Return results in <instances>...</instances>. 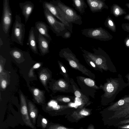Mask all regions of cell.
I'll return each instance as SVG.
<instances>
[{"label": "cell", "mask_w": 129, "mask_h": 129, "mask_svg": "<svg viewBox=\"0 0 129 129\" xmlns=\"http://www.w3.org/2000/svg\"><path fill=\"white\" fill-rule=\"evenodd\" d=\"M34 28L36 31H37L47 39L51 40V37L48 33L49 27L45 23L42 21L37 22Z\"/></svg>", "instance_id": "obj_13"}, {"label": "cell", "mask_w": 129, "mask_h": 129, "mask_svg": "<svg viewBox=\"0 0 129 129\" xmlns=\"http://www.w3.org/2000/svg\"><path fill=\"white\" fill-rule=\"evenodd\" d=\"M125 77L127 79L128 83L129 84V73L127 74L125 76Z\"/></svg>", "instance_id": "obj_42"}, {"label": "cell", "mask_w": 129, "mask_h": 129, "mask_svg": "<svg viewBox=\"0 0 129 129\" xmlns=\"http://www.w3.org/2000/svg\"><path fill=\"white\" fill-rule=\"evenodd\" d=\"M52 109L55 110H59L61 108V107L60 105H56L52 107Z\"/></svg>", "instance_id": "obj_39"}, {"label": "cell", "mask_w": 129, "mask_h": 129, "mask_svg": "<svg viewBox=\"0 0 129 129\" xmlns=\"http://www.w3.org/2000/svg\"><path fill=\"white\" fill-rule=\"evenodd\" d=\"M118 78H110L107 81L105 88V93L107 97L111 99L112 101L115 99L119 92L129 85L126 83L121 75L118 74Z\"/></svg>", "instance_id": "obj_2"}, {"label": "cell", "mask_w": 129, "mask_h": 129, "mask_svg": "<svg viewBox=\"0 0 129 129\" xmlns=\"http://www.w3.org/2000/svg\"><path fill=\"white\" fill-rule=\"evenodd\" d=\"M10 54L18 63H21L25 60L23 54L21 51L19 49H14L10 52Z\"/></svg>", "instance_id": "obj_19"}, {"label": "cell", "mask_w": 129, "mask_h": 129, "mask_svg": "<svg viewBox=\"0 0 129 129\" xmlns=\"http://www.w3.org/2000/svg\"><path fill=\"white\" fill-rule=\"evenodd\" d=\"M34 98L38 103H42L44 100V93L42 91L37 88H35L33 90Z\"/></svg>", "instance_id": "obj_23"}, {"label": "cell", "mask_w": 129, "mask_h": 129, "mask_svg": "<svg viewBox=\"0 0 129 129\" xmlns=\"http://www.w3.org/2000/svg\"><path fill=\"white\" fill-rule=\"evenodd\" d=\"M88 33L84 34L85 36L93 38L102 41H108L112 40L113 36L105 29L100 27L96 28L86 29L83 32Z\"/></svg>", "instance_id": "obj_7"}, {"label": "cell", "mask_w": 129, "mask_h": 129, "mask_svg": "<svg viewBox=\"0 0 129 129\" xmlns=\"http://www.w3.org/2000/svg\"><path fill=\"white\" fill-rule=\"evenodd\" d=\"M19 5L26 23L34 9V5L32 2L29 1L20 3Z\"/></svg>", "instance_id": "obj_11"}, {"label": "cell", "mask_w": 129, "mask_h": 129, "mask_svg": "<svg viewBox=\"0 0 129 129\" xmlns=\"http://www.w3.org/2000/svg\"><path fill=\"white\" fill-rule=\"evenodd\" d=\"M96 57L95 58L89 57L96 58L93 60L100 70H103L105 71L109 70L113 73L117 72L115 65L109 56L105 51L99 48L97 51Z\"/></svg>", "instance_id": "obj_3"}, {"label": "cell", "mask_w": 129, "mask_h": 129, "mask_svg": "<svg viewBox=\"0 0 129 129\" xmlns=\"http://www.w3.org/2000/svg\"><path fill=\"white\" fill-rule=\"evenodd\" d=\"M114 113L110 119L124 118L129 116V104L120 107L113 111Z\"/></svg>", "instance_id": "obj_14"}, {"label": "cell", "mask_w": 129, "mask_h": 129, "mask_svg": "<svg viewBox=\"0 0 129 129\" xmlns=\"http://www.w3.org/2000/svg\"><path fill=\"white\" fill-rule=\"evenodd\" d=\"M20 95L21 103L20 112L22 119L25 123L32 128H34L29 117L26 101L23 94L21 93Z\"/></svg>", "instance_id": "obj_9"}, {"label": "cell", "mask_w": 129, "mask_h": 129, "mask_svg": "<svg viewBox=\"0 0 129 129\" xmlns=\"http://www.w3.org/2000/svg\"><path fill=\"white\" fill-rule=\"evenodd\" d=\"M129 104V95H126L116 102L109 108V110L114 111L117 108Z\"/></svg>", "instance_id": "obj_16"}, {"label": "cell", "mask_w": 129, "mask_h": 129, "mask_svg": "<svg viewBox=\"0 0 129 129\" xmlns=\"http://www.w3.org/2000/svg\"><path fill=\"white\" fill-rule=\"evenodd\" d=\"M72 5L75 9L81 14L85 12V9L87 6L84 0H72Z\"/></svg>", "instance_id": "obj_17"}, {"label": "cell", "mask_w": 129, "mask_h": 129, "mask_svg": "<svg viewBox=\"0 0 129 129\" xmlns=\"http://www.w3.org/2000/svg\"><path fill=\"white\" fill-rule=\"evenodd\" d=\"M1 86L3 89H5L7 86V82L5 80H3L1 82Z\"/></svg>", "instance_id": "obj_36"}, {"label": "cell", "mask_w": 129, "mask_h": 129, "mask_svg": "<svg viewBox=\"0 0 129 129\" xmlns=\"http://www.w3.org/2000/svg\"><path fill=\"white\" fill-rule=\"evenodd\" d=\"M43 7L47 8L55 17L63 23L67 29L71 31L72 27V23L68 22L64 19L60 10L58 7L50 2H47L43 3Z\"/></svg>", "instance_id": "obj_8"}, {"label": "cell", "mask_w": 129, "mask_h": 129, "mask_svg": "<svg viewBox=\"0 0 129 129\" xmlns=\"http://www.w3.org/2000/svg\"><path fill=\"white\" fill-rule=\"evenodd\" d=\"M50 2L60 9L64 18L67 22L79 25L82 24V17L72 8L65 5L60 0H52Z\"/></svg>", "instance_id": "obj_1"}, {"label": "cell", "mask_w": 129, "mask_h": 129, "mask_svg": "<svg viewBox=\"0 0 129 129\" xmlns=\"http://www.w3.org/2000/svg\"><path fill=\"white\" fill-rule=\"evenodd\" d=\"M110 13L116 17L127 13L125 9L115 4H113L111 7Z\"/></svg>", "instance_id": "obj_18"}, {"label": "cell", "mask_w": 129, "mask_h": 129, "mask_svg": "<svg viewBox=\"0 0 129 129\" xmlns=\"http://www.w3.org/2000/svg\"><path fill=\"white\" fill-rule=\"evenodd\" d=\"M43 8L45 18L51 30L57 36L62 35V32L67 29L65 25L57 20L47 8Z\"/></svg>", "instance_id": "obj_5"}, {"label": "cell", "mask_w": 129, "mask_h": 129, "mask_svg": "<svg viewBox=\"0 0 129 129\" xmlns=\"http://www.w3.org/2000/svg\"><path fill=\"white\" fill-rule=\"evenodd\" d=\"M49 40L40 34L38 37V47L41 54L44 55L49 52Z\"/></svg>", "instance_id": "obj_12"}, {"label": "cell", "mask_w": 129, "mask_h": 129, "mask_svg": "<svg viewBox=\"0 0 129 129\" xmlns=\"http://www.w3.org/2000/svg\"><path fill=\"white\" fill-rule=\"evenodd\" d=\"M91 11L93 13L101 12L104 9H108V7L104 0H86Z\"/></svg>", "instance_id": "obj_10"}, {"label": "cell", "mask_w": 129, "mask_h": 129, "mask_svg": "<svg viewBox=\"0 0 129 129\" xmlns=\"http://www.w3.org/2000/svg\"><path fill=\"white\" fill-rule=\"evenodd\" d=\"M125 5L129 9V3L126 4Z\"/></svg>", "instance_id": "obj_43"}, {"label": "cell", "mask_w": 129, "mask_h": 129, "mask_svg": "<svg viewBox=\"0 0 129 129\" xmlns=\"http://www.w3.org/2000/svg\"><path fill=\"white\" fill-rule=\"evenodd\" d=\"M84 82L86 85L89 86H93L94 85V81L90 79L86 78L84 79Z\"/></svg>", "instance_id": "obj_26"}, {"label": "cell", "mask_w": 129, "mask_h": 129, "mask_svg": "<svg viewBox=\"0 0 129 129\" xmlns=\"http://www.w3.org/2000/svg\"><path fill=\"white\" fill-rule=\"evenodd\" d=\"M12 14L9 0H3V9L1 26L6 34L9 31L12 22Z\"/></svg>", "instance_id": "obj_6"}, {"label": "cell", "mask_w": 129, "mask_h": 129, "mask_svg": "<svg viewBox=\"0 0 129 129\" xmlns=\"http://www.w3.org/2000/svg\"><path fill=\"white\" fill-rule=\"evenodd\" d=\"M124 119L119 122L117 125H119L129 124V116L125 117Z\"/></svg>", "instance_id": "obj_27"}, {"label": "cell", "mask_w": 129, "mask_h": 129, "mask_svg": "<svg viewBox=\"0 0 129 129\" xmlns=\"http://www.w3.org/2000/svg\"><path fill=\"white\" fill-rule=\"evenodd\" d=\"M121 26L124 30L129 32V23H123L121 25Z\"/></svg>", "instance_id": "obj_28"}, {"label": "cell", "mask_w": 129, "mask_h": 129, "mask_svg": "<svg viewBox=\"0 0 129 129\" xmlns=\"http://www.w3.org/2000/svg\"><path fill=\"white\" fill-rule=\"evenodd\" d=\"M47 121L45 118H43L42 119V127L45 128L47 125Z\"/></svg>", "instance_id": "obj_32"}, {"label": "cell", "mask_w": 129, "mask_h": 129, "mask_svg": "<svg viewBox=\"0 0 129 129\" xmlns=\"http://www.w3.org/2000/svg\"><path fill=\"white\" fill-rule=\"evenodd\" d=\"M80 113L82 115L86 116L89 115V113L88 111H86L83 110L80 112Z\"/></svg>", "instance_id": "obj_37"}, {"label": "cell", "mask_w": 129, "mask_h": 129, "mask_svg": "<svg viewBox=\"0 0 129 129\" xmlns=\"http://www.w3.org/2000/svg\"><path fill=\"white\" fill-rule=\"evenodd\" d=\"M50 76V71L48 68H43L40 69L39 71V77L40 80L43 82H46Z\"/></svg>", "instance_id": "obj_21"}, {"label": "cell", "mask_w": 129, "mask_h": 129, "mask_svg": "<svg viewBox=\"0 0 129 129\" xmlns=\"http://www.w3.org/2000/svg\"><path fill=\"white\" fill-rule=\"evenodd\" d=\"M6 59L3 57L1 55L0 56V73L2 74L3 73L4 67L6 62Z\"/></svg>", "instance_id": "obj_25"}, {"label": "cell", "mask_w": 129, "mask_h": 129, "mask_svg": "<svg viewBox=\"0 0 129 129\" xmlns=\"http://www.w3.org/2000/svg\"><path fill=\"white\" fill-rule=\"evenodd\" d=\"M75 96L77 98H79L81 96V93L78 90H76L75 92Z\"/></svg>", "instance_id": "obj_38"}, {"label": "cell", "mask_w": 129, "mask_h": 129, "mask_svg": "<svg viewBox=\"0 0 129 129\" xmlns=\"http://www.w3.org/2000/svg\"><path fill=\"white\" fill-rule=\"evenodd\" d=\"M104 24L105 26L112 31L116 32V27L115 24L113 19L110 16H107Z\"/></svg>", "instance_id": "obj_22"}, {"label": "cell", "mask_w": 129, "mask_h": 129, "mask_svg": "<svg viewBox=\"0 0 129 129\" xmlns=\"http://www.w3.org/2000/svg\"><path fill=\"white\" fill-rule=\"evenodd\" d=\"M43 64V63L41 62H38L35 63L30 69L28 73V76L29 77H34V71L42 67Z\"/></svg>", "instance_id": "obj_24"}, {"label": "cell", "mask_w": 129, "mask_h": 129, "mask_svg": "<svg viewBox=\"0 0 129 129\" xmlns=\"http://www.w3.org/2000/svg\"><path fill=\"white\" fill-rule=\"evenodd\" d=\"M25 33V25L21 22L20 16L16 14L12 30V40L21 45H23Z\"/></svg>", "instance_id": "obj_4"}, {"label": "cell", "mask_w": 129, "mask_h": 129, "mask_svg": "<svg viewBox=\"0 0 129 129\" xmlns=\"http://www.w3.org/2000/svg\"><path fill=\"white\" fill-rule=\"evenodd\" d=\"M28 107L30 116L34 123H35L38 114L37 109L35 105L30 102L28 103Z\"/></svg>", "instance_id": "obj_20"}, {"label": "cell", "mask_w": 129, "mask_h": 129, "mask_svg": "<svg viewBox=\"0 0 129 129\" xmlns=\"http://www.w3.org/2000/svg\"><path fill=\"white\" fill-rule=\"evenodd\" d=\"M57 105V103L54 101H51L49 102L48 105L49 107H52Z\"/></svg>", "instance_id": "obj_33"}, {"label": "cell", "mask_w": 129, "mask_h": 129, "mask_svg": "<svg viewBox=\"0 0 129 129\" xmlns=\"http://www.w3.org/2000/svg\"><path fill=\"white\" fill-rule=\"evenodd\" d=\"M124 18L125 20L129 21V14H126Z\"/></svg>", "instance_id": "obj_41"}, {"label": "cell", "mask_w": 129, "mask_h": 129, "mask_svg": "<svg viewBox=\"0 0 129 129\" xmlns=\"http://www.w3.org/2000/svg\"><path fill=\"white\" fill-rule=\"evenodd\" d=\"M105 0V1H106V0Z\"/></svg>", "instance_id": "obj_44"}, {"label": "cell", "mask_w": 129, "mask_h": 129, "mask_svg": "<svg viewBox=\"0 0 129 129\" xmlns=\"http://www.w3.org/2000/svg\"><path fill=\"white\" fill-rule=\"evenodd\" d=\"M124 43L125 47L129 48V34L127 35L124 39Z\"/></svg>", "instance_id": "obj_29"}, {"label": "cell", "mask_w": 129, "mask_h": 129, "mask_svg": "<svg viewBox=\"0 0 129 129\" xmlns=\"http://www.w3.org/2000/svg\"><path fill=\"white\" fill-rule=\"evenodd\" d=\"M58 84L59 86L61 88H64L66 86V84L65 82L62 80H60L59 81Z\"/></svg>", "instance_id": "obj_34"}, {"label": "cell", "mask_w": 129, "mask_h": 129, "mask_svg": "<svg viewBox=\"0 0 129 129\" xmlns=\"http://www.w3.org/2000/svg\"><path fill=\"white\" fill-rule=\"evenodd\" d=\"M49 128L51 129H69V128H66L65 127L60 126H52V127H50Z\"/></svg>", "instance_id": "obj_31"}, {"label": "cell", "mask_w": 129, "mask_h": 129, "mask_svg": "<svg viewBox=\"0 0 129 129\" xmlns=\"http://www.w3.org/2000/svg\"><path fill=\"white\" fill-rule=\"evenodd\" d=\"M58 100L59 101H62L64 102L68 103L70 101V99L67 97H64L62 98H59Z\"/></svg>", "instance_id": "obj_30"}, {"label": "cell", "mask_w": 129, "mask_h": 129, "mask_svg": "<svg viewBox=\"0 0 129 129\" xmlns=\"http://www.w3.org/2000/svg\"><path fill=\"white\" fill-rule=\"evenodd\" d=\"M118 128L122 129H129V124L118 125Z\"/></svg>", "instance_id": "obj_35"}, {"label": "cell", "mask_w": 129, "mask_h": 129, "mask_svg": "<svg viewBox=\"0 0 129 129\" xmlns=\"http://www.w3.org/2000/svg\"><path fill=\"white\" fill-rule=\"evenodd\" d=\"M35 28L32 27L29 31L28 43L32 51L35 54L38 53L37 46L35 37Z\"/></svg>", "instance_id": "obj_15"}, {"label": "cell", "mask_w": 129, "mask_h": 129, "mask_svg": "<svg viewBox=\"0 0 129 129\" xmlns=\"http://www.w3.org/2000/svg\"><path fill=\"white\" fill-rule=\"evenodd\" d=\"M89 62L90 64L92 67L94 68H96V66H95V65L94 64V63L92 61H91L90 60H89Z\"/></svg>", "instance_id": "obj_40"}]
</instances>
